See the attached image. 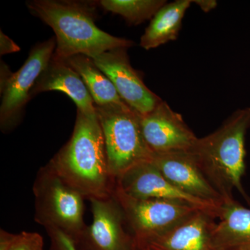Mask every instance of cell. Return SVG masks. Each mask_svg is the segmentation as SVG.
Wrapping results in <instances>:
<instances>
[{
    "label": "cell",
    "mask_w": 250,
    "mask_h": 250,
    "mask_svg": "<svg viewBox=\"0 0 250 250\" xmlns=\"http://www.w3.org/2000/svg\"><path fill=\"white\" fill-rule=\"evenodd\" d=\"M116 187L129 196L179 202L218 218L222 207L200 200L176 187L150 161L142 163L117 179Z\"/></svg>",
    "instance_id": "9"
},
{
    "label": "cell",
    "mask_w": 250,
    "mask_h": 250,
    "mask_svg": "<svg viewBox=\"0 0 250 250\" xmlns=\"http://www.w3.org/2000/svg\"><path fill=\"white\" fill-rule=\"evenodd\" d=\"M167 1L164 0H101L100 7L122 16L128 24L139 25L152 20Z\"/></svg>",
    "instance_id": "18"
},
{
    "label": "cell",
    "mask_w": 250,
    "mask_h": 250,
    "mask_svg": "<svg viewBox=\"0 0 250 250\" xmlns=\"http://www.w3.org/2000/svg\"><path fill=\"white\" fill-rule=\"evenodd\" d=\"M52 90L66 94L83 114L97 117L95 103L82 77L66 62L53 57L36 81L31 97Z\"/></svg>",
    "instance_id": "13"
},
{
    "label": "cell",
    "mask_w": 250,
    "mask_h": 250,
    "mask_svg": "<svg viewBox=\"0 0 250 250\" xmlns=\"http://www.w3.org/2000/svg\"><path fill=\"white\" fill-rule=\"evenodd\" d=\"M93 222L87 226L77 246L80 250H138L123 210L113 195L92 199Z\"/></svg>",
    "instance_id": "8"
},
{
    "label": "cell",
    "mask_w": 250,
    "mask_h": 250,
    "mask_svg": "<svg viewBox=\"0 0 250 250\" xmlns=\"http://www.w3.org/2000/svg\"><path fill=\"white\" fill-rule=\"evenodd\" d=\"M56 46L55 37L34 46L24 65L0 88V126L3 132L11 131L19 124L26 104L31 100V90L53 57Z\"/></svg>",
    "instance_id": "7"
},
{
    "label": "cell",
    "mask_w": 250,
    "mask_h": 250,
    "mask_svg": "<svg viewBox=\"0 0 250 250\" xmlns=\"http://www.w3.org/2000/svg\"><path fill=\"white\" fill-rule=\"evenodd\" d=\"M192 3L197 4L205 13L213 11L218 6V1L215 0H192Z\"/></svg>",
    "instance_id": "22"
},
{
    "label": "cell",
    "mask_w": 250,
    "mask_h": 250,
    "mask_svg": "<svg viewBox=\"0 0 250 250\" xmlns=\"http://www.w3.org/2000/svg\"><path fill=\"white\" fill-rule=\"evenodd\" d=\"M33 192L36 223L45 230H59L77 245L87 228L83 195L67 184L49 162L38 171Z\"/></svg>",
    "instance_id": "4"
},
{
    "label": "cell",
    "mask_w": 250,
    "mask_h": 250,
    "mask_svg": "<svg viewBox=\"0 0 250 250\" xmlns=\"http://www.w3.org/2000/svg\"><path fill=\"white\" fill-rule=\"evenodd\" d=\"M57 174L87 200L111 196L116 188L108 170L98 118L77 110L70 140L49 161Z\"/></svg>",
    "instance_id": "2"
},
{
    "label": "cell",
    "mask_w": 250,
    "mask_h": 250,
    "mask_svg": "<svg viewBox=\"0 0 250 250\" xmlns=\"http://www.w3.org/2000/svg\"><path fill=\"white\" fill-rule=\"evenodd\" d=\"M215 219L197 210L148 246L152 250H217L213 241Z\"/></svg>",
    "instance_id": "14"
},
{
    "label": "cell",
    "mask_w": 250,
    "mask_h": 250,
    "mask_svg": "<svg viewBox=\"0 0 250 250\" xmlns=\"http://www.w3.org/2000/svg\"><path fill=\"white\" fill-rule=\"evenodd\" d=\"M126 50L125 48L112 49L93 59L111 81L122 100L140 115L146 114L162 100L147 88L142 77L131 66Z\"/></svg>",
    "instance_id": "10"
},
{
    "label": "cell",
    "mask_w": 250,
    "mask_h": 250,
    "mask_svg": "<svg viewBox=\"0 0 250 250\" xmlns=\"http://www.w3.org/2000/svg\"><path fill=\"white\" fill-rule=\"evenodd\" d=\"M46 231L50 239L49 250H80L73 240L59 230L49 229Z\"/></svg>",
    "instance_id": "20"
},
{
    "label": "cell",
    "mask_w": 250,
    "mask_h": 250,
    "mask_svg": "<svg viewBox=\"0 0 250 250\" xmlns=\"http://www.w3.org/2000/svg\"><path fill=\"white\" fill-rule=\"evenodd\" d=\"M107 156L108 170L116 182L130 169L152 160L141 131L140 114L126 103L95 105Z\"/></svg>",
    "instance_id": "5"
},
{
    "label": "cell",
    "mask_w": 250,
    "mask_h": 250,
    "mask_svg": "<svg viewBox=\"0 0 250 250\" xmlns=\"http://www.w3.org/2000/svg\"></svg>",
    "instance_id": "24"
},
{
    "label": "cell",
    "mask_w": 250,
    "mask_h": 250,
    "mask_svg": "<svg viewBox=\"0 0 250 250\" xmlns=\"http://www.w3.org/2000/svg\"><path fill=\"white\" fill-rule=\"evenodd\" d=\"M250 128V107L233 113L213 133L197 138L189 152L225 202L236 189L248 200L241 184L246 170L245 140Z\"/></svg>",
    "instance_id": "3"
},
{
    "label": "cell",
    "mask_w": 250,
    "mask_h": 250,
    "mask_svg": "<svg viewBox=\"0 0 250 250\" xmlns=\"http://www.w3.org/2000/svg\"><path fill=\"white\" fill-rule=\"evenodd\" d=\"M43 238L40 233L22 231L11 233L1 229L0 250H43Z\"/></svg>",
    "instance_id": "19"
},
{
    "label": "cell",
    "mask_w": 250,
    "mask_h": 250,
    "mask_svg": "<svg viewBox=\"0 0 250 250\" xmlns=\"http://www.w3.org/2000/svg\"><path fill=\"white\" fill-rule=\"evenodd\" d=\"M192 0H176L166 3L151 20L141 36L140 45L149 50L177 40L186 12Z\"/></svg>",
    "instance_id": "16"
},
{
    "label": "cell",
    "mask_w": 250,
    "mask_h": 250,
    "mask_svg": "<svg viewBox=\"0 0 250 250\" xmlns=\"http://www.w3.org/2000/svg\"><path fill=\"white\" fill-rule=\"evenodd\" d=\"M150 162L165 178L186 193L218 207L225 202L189 151L154 154Z\"/></svg>",
    "instance_id": "12"
},
{
    "label": "cell",
    "mask_w": 250,
    "mask_h": 250,
    "mask_svg": "<svg viewBox=\"0 0 250 250\" xmlns=\"http://www.w3.org/2000/svg\"><path fill=\"white\" fill-rule=\"evenodd\" d=\"M65 62L82 77L96 106L125 103L111 81L99 68L93 59L83 54H77Z\"/></svg>",
    "instance_id": "17"
},
{
    "label": "cell",
    "mask_w": 250,
    "mask_h": 250,
    "mask_svg": "<svg viewBox=\"0 0 250 250\" xmlns=\"http://www.w3.org/2000/svg\"><path fill=\"white\" fill-rule=\"evenodd\" d=\"M140 123L153 154L188 151L197 139L182 116L163 100L152 111L140 115Z\"/></svg>",
    "instance_id": "11"
},
{
    "label": "cell",
    "mask_w": 250,
    "mask_h": 250,
    "mask_svg": "<svg viewBox=\"0 0 250 250\" xmlns=\"http://www.w3.org/2000/svg\"><path fill=\"white\" fill-rule=\"evenodd\" d=\"M138 250H152L151 249V248H149V246H148V247H146V248H143V249Z\"/></svg>",
    "instance_id": "23"
},
{
    "label": "cell",
    "mask_w": 250,
    "mask_h": 250,
    "mask_svg": "<svg viewBox=\"0 0 250 250\" xmlns=\"http://www.w3.org/2000/svg\"><path fill=\"white\" fill-rule=\"evenodd\" d=\"M218 219L213 231L217 250H250L249 208L231 199L224 202Z\"/></svg>",
    "instance_id": "15"
},
{
    "label": "cell",
    "mask_w": 250,
    "mask_h": 250,
    "mask_svg": "<svg viewBox=\"0 0 250 250\" xmlns=\"http://www.w3.org/2000/svg\"><path fill=\"white\" fill-rule=\"evenodd\" d=\"M31 14L53 29L57 46L53 58L65 61L72 56H96L134 42L112 36L95 24L98 1L31 0L26 3Z\"/></svg>",
    "instance_id": "1"
},
{
    "label": "cell",
    "mask_w": 250,
    "mask_h": 250,
    "mask_svg": "<svg viewBox=\"0 0 250 250\" xmlns=\"http://www.w3.org/2000/svg\"><path fill=\"white\" fill-rule=\"evenodd\" d=\"M20 50L21 48L14 41L11 40L9 36H6L2 31H0V54L1 56L14 53Z\"/></svg>",
    "instance_id": "21"
},
{
    "label": "cell",
    "mask_w": 250,
    "mask_h": 250,
    "mask_svg": "<svg viewBox=\"0 0 250 250\" xmlns=\"http://www.w3.org/2000/svg\"><path fill=\"white\" fill-rule=\"evenodd\" d=\"M113 195L121 206L138 250L148 247L158 237L200 210L179 202L135 198L116 187Z\"/></svg>",
    "instance_id": "6"
}]
</instances>
